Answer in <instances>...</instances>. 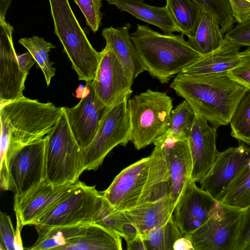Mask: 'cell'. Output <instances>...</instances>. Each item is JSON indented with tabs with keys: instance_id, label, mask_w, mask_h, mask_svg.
<instances>
[{
	"instance_id": "17",
	"label": "cell",
	"mask_w": 250,
	"mask_h": 250,
	"mask_svg": "<svg viewBox=\"0 0 250 250\" xmlns=\"http://www.w3.org/2000/svg\"><path fill=\"white\" fill-rule=\"evenodd\" d=\"M190 180L174 208L173 219L184 236L190 234L208 219L217 201L209 193Z\"/></svg>"
},
{
	"instance_id": "41",
	"label": "cell",
	"mask_w": 250,
	"mask_h": 250,
	"mask_svg": "<svg viewBox=\"0 0 250 250\" xmlns=\"http://www.w3.org/2000/svg\"><path fill=\"white\" fill-rule=\"evenodd\" d=\"M17 58L21 70L24 73L28 74L30 70L36 62L31 54L28 52L19 55Z\"/></svg>"
},
{
	"instance_id": "15",
	"label": "cell",
	"mask_w": 250,
	"mask_h": 250,
	"mask_svg": "<svg viewBox=\"0 0 250 250\" xmlns=\"http://www.w3.org/2000/svg\"><path fill=\"white\" fill-rule=\"evenodd\" d=\"M84 88V94L78 104L65 107L70 128L82 150L92 141L109 108L96 95L91 81L86 82Z\"/></svg>"
},
{
	"instance_id": "13",
	"label": "cell",
	"mask_w": 250,
	"mask_h": 250,
	"mask_svg": "<svg viewBox=\"0 0 250 250\" xmlns=\"http://www.w3.org/2000/svg\"><path fill=\"white\" fill-rule=\"evenodd\" d=\"M165 159L170 182V197L174 210L188 183L192 179V158L188 139L177 140L164 132L154 142Z\"/></svg>"
},
{
	"instance_id": "45",
	"label": "cell",
	"mask_w": 250,
	"mask_h": 250,
	"mask_svg": "<svg viewBox=\"0 0 250 250\" xmlns=\"http://www.w3.org/2000/svg\"><path fill=\"white\" fill-rule=\"evenodd\" d=\"M12 0H0V18L5 19L6 12Z\"/></svg>"
},
{
	"instance_id": "34",
	"label": "cell",
	"mask_w": 250,
	"mask_h": 250,
	"mask_svg": "<svg viewBox=\"0 0 250 250\" xmlns=\"http://www.w3.org/2000/svg\"><path fill=\"white\" fill-rule=\"evenodd\" d=\"M203 12L211 15L221 27L223 34L230 30L235 21L228 0H194Z\"/></svg>"
},
{
	"instance_id": "33",
	"label": "cell",
	"mask_w": 250,
	"mask_h": 250,
	"mask_svg": "<svg viewBox=\"0 0 250 250\" xmlns=\"http://www.w3.org/2000/svg\"><path fill=\"white\" fill-rule=\"evenodd\" d=\"M231 136L250 146V89L243 96L230 120Z\"/></svg>"
},
{
	"instance_id": "46",
	"label": "cell",
	"mask_w": 250,
	"mask_h": 250,
	"mask_svg": "<svg viewBox=\"0 0 250 250\" xmlns=\"http://www.w3.org/2000/svg\"></svg>"
},
{
	"instance_id": "23",
	"label": "cell",
	"mask_w": 250,
	"mask_h": 250,
	"mask_svg": "<svg viewBox=\"0 0 250 250\" xmlns=\"http://www.w3.org/2000/svg\"><path fill=\"white\" fill-rule=\"evenodd\" d=\"M121 11L127 12L137 19L159 27L164 34L179 32L166 6L148 4L144 0H106Z\"/></svg>"
},
{
	"instance_id": "38",
	"label": "cell",
	"mask_w": 250,
	"mask_h": 250,
	"mask_svg": "<svg viewBox=\"0 0 250 250\" xmlns=\"http://www.w3.org/2000/svg\"><path fill=\"white\" fill-rule=\"evenodd\" d=\"M15 230L10 217L6 213L0 212V249L15 250Z\"/></svg>"
},
{
	"instance_id": "5",
	"label": "cell",
	"mask_w": 250,
	"mask_h": 250,
	"mask_svg": "<svg viewBox=\"0 0 250 250\" xmlns=\"http://www.w3.org/2000/svg\"><path fill=\"white\" fill-rule=\"evenodd\" d=\"M54 33L63 47L79 80L92 81L96 75L101 52L92 46L80 26L68 0H49Z\"/></svg>"
},
{
	"instance_id": "36",
	"label": "cell",
	"mask_w": 250,
	"mask_h": 250,
	"mask_svg": "<svg viewBox=\"0 0 250 250\" xmlns=\"http://www.w3.org/2000/svg\"><path fill=\"white\" fill-rule=\"evenodd\" d=\"M228 73L234 81L250 89V47L241 52L239 64Z\"/></svg>"
},
{
	"instance_id": "7",
	"label": "cell",
	"mask_w": 250,
	"mask_h": 250,
	"mask_svg": "<svg viewBox=\"0 0 250 250\" xmlns=\"http://www.w3.org/2000/svg\"><path fill=\"white\" fill-rule=\"evenodd\" d=\"M131 131L130 141L137 150L153 144L165 130L173 107L166 92L150 89L128 101Z\"/></svg>"
},
{
	"instance_id": "16",
	"label": "cell",
	"mask_w": 250,
	"mask_h": 250,
	"mask_svg": "<svg viewBox=\"0 0 250 250\" xmlns=\"http://www.w3.org/2000/svg\"><path fill=\"white\" fill-rule=\"evenodd\" d=\"M13 26L0 18V105L24 97L28 74L20 69L12 39Z\"/></svg>"
},
{
	"instance_id": "12",
	"label": "cell",
	"mask_w": 250,
	"mask_h": 250,
	"mask_svg": "<svg viewBox=\"0 0 250 250\" xmlns=\"http://www.w3.org/2000/svg\"><path fill=\"white\" fill-rule=\"evenodd\" d=\"M101 52L99 64L91 84L99 99L109 107L130 99L133 81L127 77L121 63L107 46Z\"/></svg>"
},
{
	"instance_id": "8",
	"label": "cell",
	"mask_w": 250,
	"mask_h": 250,
	"mask_svg": "<svg viewBox=\"0 0 250 250\" xmlns=\"http://www.w3.org/2000/svg\"><path fill=\"white\" fill-rule=\"evenodd\" d=\"M126 98L109 107L91 143L82 150L83 170H96L109 152L130 141L131 125Z\"/></svg>"
},
{
	"instance_id": "4",
	"label": "cell",
	"mask_w": 250,
	"mask_h": 250,
	"mask_svg": "<svg viewBox=\"0 0 250 250\" xmlns=\"http://www.w3.org/2000/svg\"><path fill=\"white\" fill-rule=\"evenodd\" d=\"M63 111L52 103H41L25 97L0 105V154L9 146L41 139L53 129Z\"/></svg>"
},
{
	"instance_id": "26",
	"label": "cell",
	"mask_w": 250,
	"mask_h": 250,
	"mask_svg": "<svg viewBox=\"0 0 250 250\" xmlns=\"http://www.w3.org/2000/svg\"><path fill=\"white\" fill-rule=\"evenodd\" d=\"M87 225L55 227L34 225L38 234V239L32 247L27 249L56 250L70 241L83 235Z\"/></svg>"
},
{
	"instance_id": "2",
	"label": "cell",
	"mask_w": 250,
	"mask_h": 250,
	"mask_svg": "<svg viewBox=\"0 0 250 250\" xmlns=\"http://www.w3.org/2000/svg\"><path fill=\"white\" fill-rule=\"evenodd\" d=\"M167 166L160 148L122 170L101 192L116 209L125 211L170 195Z\"/></svg>"
},
{
	"instance_id": "35",
	"label": "cell",
	"mask_w": 250,
	"mask_h": 250,
	"mask_svg": "<svg viewBox=\"0 0 250 250\" xmlns=\"http://www.w3.org/2000/svg\"><path fill=\"white\" fill-rule=\"evenodd\" d=\"M85 17L87 25L94 32L99 29L103 14L101 11L103 0H73Z\"/></svg>"
},
{
	"instance_id": "10",
	"label": "cell",
	"mask_w": 250,
	"mask_h": 250,
	"mask_svg": "<svg viewBox=\"0 0 250 250\" xmlns=\"http://www.w3.org/2000/svg\"><path fill=\"white\" fill-rule=\"evenodd\" d=\"M101 196L95 186L78 181L75 187L42 216L33 225L71 226L92 223Z\"/></svg>"
},
{
	"instance_id": "31",
	"label": "cell",
	"mask_w": 250,
	"mask_h": 250,
	"mask_svg": "<svg viewBox=\"0 0 250 250\" xmlns=\"http://www.w3.org/2000/svg\"><path fill=\"white\" fill-rule=\"evenodd\" d=\"M196 114L186 100L180 103L170 113L164 132L177 140L188 139Z\"/></svg>"
},
{
	"instance_id": "44",
	"label": "cell",
	"mask_w": 250,
	"mask_h": 250,
	"mask_svg": "<svg viewBox=\"0 0 250 250\" xmlns=\"http://www.w3.org/2000/svg\"><path fill=\"white\" fill-rule=\"evenodd\" d=\"M126 243L128 250H145L142 236L138 233L134 239Z\"/></svg>"
},
{
	"instance_id": "28",
	"label": "cell",
	"mask_w": 250,
	"mask_h": 250,
	"mask_svg": "<svg viewBox=\"0 0 250 250\" xmlns=\"http://www.w3.org/2000/svg\"><path fill=\"white\" fill-rule=\"evenodd\" d=\"M219 25L211 15L203 12L195 35L188 38V44L202 55L216 50L224 41L223 33Z\"/></svg>"
},
{
	"instance_id": "37",
	"label": "cell",
	"mask_w": 250,
	"mask_h": 250,
	"mask_svg": "<svg viewBox=\"0 0 250 250\" xmlns=\"http://www.w3.org/2000/svg\"><path fill=\"white\" fill-rule=\"evenodd\" d=\"M242 213L234 250H250V205Z\"/></svg>"
},
{
	"instance_id": "19",
	"label": "cell",
	"mask_w": 250,
	"mask_h": 250,
	"mask_svg": "<svg viewBox=\"0 0 250 250\" xmlns=\"http://www.w3.org/2000/svg\"><path fill=\"white\" fill-rule=\"evenodd\" d=\"M208 123L196 115L188 138L193 162L191 178L195 182H199L208 173L218 153L216 145L217 127Z\"/></svg>"
},
{
	"instance_id": "25",
	"label": "cell",
	"mask_w": 250,
	"mask_h": 250,
	"mask_svg": "<svg viewBox=\"0 0 250 250\" xmlns=\"http://www.w3.org/2000/svg\"><path fill=\"white\" fill-rule=\"evenodd\" d=\"M92 223L99 225L123 237L126 243L138 234L133 222L125 211L118 210L103 197L99 199Z\"/></svg>"
},
{
	"instance_id": "6",
	"label": "cell",
	"mask_w": 250,
	"mask_h": 250,
	"mask_svg": "<svg viewBox=\"0 0 250 250\" xmlns=\"http://www.w3.org/2000/svg\"><path fill=\"white\" fill-rule=\"evenodd\" d=\"M82 154L63 107L60 118L47 135L46 179L55 186L77 183L83 172Z\"/></svg>"
},
{
	"instance_id": "1",
	"label": "cell",
	"mask_w": 250,
	"mask_h": 250,
	"mask_svg": "<svg viewBox=\"0 0 250 250\" xmlns=\"http://www.w3.org/2000/svg\"><path fill=\"white\" fill-rule=\"evenodd\" d=\"M170 87L190 104L197 115L217 127L229 124L236 106L249 90L228 72L198 75L179 73Z\"/></svg>"
},
{
	"instance_id": "43",
	"label": "cell",
	"mask_w": 250,
	"mask_h": 250,
	"mask_svg": "<svg viewBox=\"0 0 250 250\" xmlns=\"http://www.w3.org/2000/svg\"><path fill=\"white\" fill-rule=\"evenodd\" d=\"M174 250H194V249L189 238L183 236L176 242L173 247Z\"/></svg>"
},
{
	"instance_id": "42",
	"label": "cell",
	"mask_w": 250,
	"mask_h": 250,
	"mask_svg": "<svg viewBox=\"0 0 250 250\" xmlns=\"http://www.w3.org/2000/svg\"><path fill=\"white\" fill-rule=\"evenodd\" d=\"M17 219V226L15 230V239L14 248L15 250H23L21 236V232L22 227L24 226L19 216L16 215Z\"/></svg>"
},
{
	"instance_id": "3",
	"label": "cell",
	"mask_w": 250,
	"mask_h": 250,
	"mask_svg": "<svg viewBox=\"0 0 250 250\" xmlns=\"http://www.w3.org/2000/svg\"><path fill=\"white\" fill-rule=\"evenodd\" d=\"M130 35L146 70L163 84L203 56L189 46L182 33L161 34L138 24Z\"/></svg>"
},
{
	"instance_id": "24",
	"label": "cell",
	"mask_w": 250,
	"mask_h": 250,
	"mask_svg": "<svg viewBox=\"0 0 250 250\" xmlns=\"http://www.w3.org/2000/svg\"><path fill=\"white\" fill-rule=\"evenodd\" d=\"M121 237L99 225H87L83 235L77 237L56 250H122Z\"/></svg>"
},
{
	"instance_id": "9",
	"label": "cell",
	"mask_w": 250,
	"mask_h": 250,
	"mask_svg": "<svg viewBox=\"0 0 250 250\" xmlns=\"http://www.w3.org/2000/svg\"><path fill=\"white\" fill-rule=\"evenodd\" d=\"M47 135L32 142L9 146L8 190L20 195L46 179Z\"/></svg>"
},
{
	"instance_id": "11",
	"label": "cell",
	"mask_w": 250,
	"mask_h": 250,
	"mask_svg": "<svg viewBox=\"0 0 250 250\" xmlns=\"http://www.w3.org/2000/svg\"><path fill=\"white\" fill-rule=\"evenodd\" d=\"M241 213L217 201L208 220L187 236L194 250H234Z\"/></svg>"
},
{
	"instance_id": "18",
	"label": "cell",
	"mask_w": 250,
	"mask_h": 250,
	"mask_svg": "<svg viewBox=\"0 0 250 250\" xmlns=\"http://www.w3.org/2000/svg\"><path fill=\"white\" fill-rule=\"evenodd\" d=\"M77 183L55 186L45 179L24 193L14 195L16 215L19 216L23 226L32 225L70 191Z\"/></svg>"
},
{
	"instance_id": "32",
	"label": "cell",
	"mask_w": 250,
	"mask_h": 250,
	"mask_svg": "<svg viewBox=\"0 0 250 250\" xmlns=\"http://www.w3.org/2000/svg\"><path fill=\"white\" fill-rule=\"evenodd\" d=\"M19 43L26 48L33 56L42 70L48 86L56 73V68L52 66L54 63L49 61L48 53L51 49L56 47L55 46L43 38L35 36L21 38L19 40Z\"/></svg>"
},
{
	"instance_id": "14",
	"label": "cell",
	"mask_w": 250,
	"mask_h": 250,
	"mask_svg": "<svg viewBox=\"0 0 250 250\" xmlns=\"http://www.w3.org/2000/svg\"><path fill=\"white\" fill-rule=\"evenodd\" d=\"M250 159V146L242 143L218 152L212 167L199 182L200 188L219 201Z\"/></svg>"
},
{
	"instance_id": "39",
	"label": "cell",
	"mask_w": 250,
	"mask_h": 250,
	"mask_svg": "<svg viewBox=\"0 0 250 250\" xmlns=\"http://www.w3.org/2000/svg\"><path fill=\"white\" fill-rule=\"evenodd\" d=\"M225 37L240 46L250 47V20L238 23L226 33Z\"/></svg>"
},
{
	"instance_id": "20",
	"label": "cell",
	"mask_w": 250,
	"mask_h": 250,
	"mask_svg": "<svg viewBox=\"0 0 250 250\" xmlns=\"http://www.w3.org/2000/svg\"><path fill=\"white\" fill-rule=\"evenodd\" d=\"M131 25L126 23L120 28H104L102 36L121 63L127 77L132 81L146 69L135 50L129 33Z\"/></svg>"
},
{
	"instance_id": "21",
	"label": "cell",
	"mask_w": 250,
	"mask_h": 250,
	"mask_svg": "<svg viewBox=\"0 0 250 250\" xmlns=\"http://www.w3.org/2000/svg\"><path fill=\"white\" fill-rule=\"evenodd\" d=\"M241 46L225 36L218 49L203 55L182 73L198 75L229 72L239 64Z\"/></svg>"
},
{
	"instance_id": "29",
	"label": "cell",
	"mask_w": 250,
	"mask_h": 250,
	"mask_svg": "<svg viewBox=\"0 0 250 250\" xmlns=\"http://www.w3.org/2000/svg\"><path fill=\"white\" fill-rule=\"evenodd\" d=\"M219 202L241 210L250 205V159L231 182Z\"/></svg>"
},
{
	"instance_id": "22",
	"label": "cell",
	"mask_w": 250,
	"mask_h": 250,
	"mask_svg": "<svg viewBox=\"0 0 250 250\" xmlns=\"http://www.w3.org/2000/svg\"><path fill=\"white\" fill-rule=\"evenodd\" d=\"M141 235L167 223L174 209L170 196L125 211Z\"/></svg>"
},
{
	"instance_id": "30",
	"label": "cell",
	"mask_w": 250,
	"mask_h": 250,
	"mask_svg": "<svg viewBox=\"0 0 250 250\" xmlns=\"http://www.w3.org/2000/svg\"><path fill=\"white\" fill-rule=\"evenodd\" d=\"M141 236L145 250H173L176 242L184 236L175 223L173 216L165 224Z\"/></svg>"
},
{
	"instance_id": "40",
	"label": "cell",
	"mask_w": 250,
	"mask_h": 250,
	"mask_svg": "<svg viewBox=\"0 0 250 250\" xmlns=\"http://www.w3.org/2000/svg\"><path fill=\"white\" fill-rule=\"evenodd\" d=\"M235 21L241 23L250 20V0H228Z\"/></svg>"
},
{
	"instance_id": "27",
	"label": "cell",
	"mask_w": 250,
	"mask_h": 250,
	"mask_svg": "<svg viewBox=\"0 0 250 250\" xmlns=\"http://www.w3.org/2000/svg\"><path fill=\"white\" fill-rule=\"evenodd\" d=\"M166 6L179 32L193 37L203 12L198 4L194 0H166Z\"/></svg>"
}]
</instances>
